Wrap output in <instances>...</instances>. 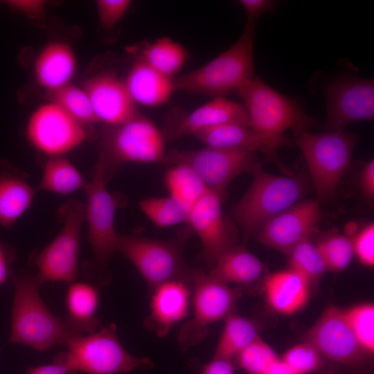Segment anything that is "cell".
Segmentation results:
<instances>
[{"label":"cell","instance_id":"cell-25","mask_svg":"<svg viewBox=\"0 0 374 374\" xmlns=\"http://www.w3.org/2000/svg\"><path fill=\"white\" fill-rule=\"evenodd\" d=\"M37 191L25 172L0 161V225L10 229L31 206Z\"/></svg>","mask_w":374,"mask_h":374},{"label":"cell","instance_id":"cell-1","mask_svg":"<svg viewBox=\"0 0 374 374\" xmlns=\"http://www.w3.org/2000/svg\"><path fill=\"white\" fill-rule=\"evenodd\" d=\"M236 92L247 113L250 128L274 152L294 145L285 136L287 130H292L296 136L310 132L319 124L306 113L299 99L281 93L256 75Z\"/></svg>","mask_w":374,"mask_h":374},{"label":"cell","instance_id":"cell-32","mask_svg":"<svg viewBox=\"0 0 374 374\" xmlns=\"http://www.w3.org/2000/svg\"><path fill=\"white\" fill-rule=\"evenodd\" d=\"M141 210L157 226L168 227L187 222L192 205L177 197H150L139 202Z\"/></svg>","mask_w":374,"mask_h":374},{"label":"cell","instance_id":"cell-17","mask_svg":"<svg viewBox=\"0 0 374 374\" xmlns=\"http://www.w3.org/2000/svg\"><path fill=\"white\" fill-rule=\"evenodd\" d=\"M321 215V204L317 199H303L270 219L254 236L261 244L287 254L299 243L310 238Z\"/></svg>","mask_w":374,"mask_h":374},{"label":"cell","instance_id":"cell-10","mask_svg":"<svg viewBox=\"0 0 374 374\" xmlns=\"http://www.w3.org/2000/svg\"><path fill=\"white\" fill-rule=\"evenodd\" d=\"M64 346L78 372L118 374L154 366L148 357L134 356L125 349L115 323L89 334L75 335Z\"/></svg>","mask_w":374,"mask_h":374},{"label":"cell","instance_id":"cell-41","mask_svg":"<svg viewBox=\"0 0 374 374\" xmlns=\"http://www.w3.org/2000/svg\"><path fill=\"white\" fill-rule=\"evenodd\" d=\"M78 371L75 364L66 351L55 356L52 364L30 367L26 374H75Z\"/></svg>","mask_w":374,"mask_h":374},{"label":"cell","instance_id":"cell-47","mask_svg":"<svg viewBox=\"0 0 374 374\" xmlns=\"http://www.w3.org/2000/svg\"><path fill=\"white\" fill-rule=\"evenodd\" d=\"M265 374H294L290 367L278 358L267 370Z\"/></svg>","mask_w":374,"mask_h":374},{"label":"cell","instance_id":"cell-33","mask_svg":"<svg viewBox=\"0 0 374 374\" xmlns=\"http://www.w3.org/2000/svg\"><path fill=\"white\" fill-rule=\"evenodd\" d=\"M164 182L169 195L193 204L208 190L201 177L190 168L172 166L166 172Z\"/></svg>","mask_w":374,"mask_h":374},{"label":"cell","instance_id":"cell-28","mask_svg":"<svg viewBox=\"0 0 374 374\" xmlns=\"http://www.w3.org/2000/svg\"><path fill=\"white\" fill-rule=\"evenodd\" d=\"M136 57L161 74L172 78L185 64L188 53L179 43L163 36L141 43Z\"/></svg>","mask_w":374,"mask_h":374},{"label":"cell","instance_id":"cell-27","mask_svg":"<svg viewBox=\"0 0 374 374\" xmlns=\"http://www.w3.org/2000/svg\"><path fill=\"white\" fill-rule=\"evenodd\" d=\"M99 301L98 286L89 282L70 283L66 294L67 314L64 317L75 333L86 335L97 330L100 325L97 316Z\"/></svg>","mask_w":374,"mask_h":374},{"label":"cell","instance_id":"cell-24","mask_svg":"<svg viewBox=\"0 0 374 374\" xmlns=\"http://www.w3.org/2000/svg\"><path fill=\"white\" fill-rule=\"evenodd\" d=\"M124 82L134 103L146 107L167 103L176 91L173 78L161 74L137 57Z\"/></svg>","mask_w":374,"mask_h":374},{"label":"cell","instance_id":"cell-21","mask_svg":"<svg viewBox=\"0 0 374 374\" xmlns=\"http://www.w3.org/2000/svg\"><path fill=\"white\" fill-rule=\"evenodd\" d=\"M193 135L206 147L260 152L265 161L273 162L284 175L291 176L294 173L280 161L278 153L269 149L249 127L226 123L202 130Z\"/></svg>","mask_w":374,"mask_h":374},{"label":"cell","instance_id":"cell-34","mask_svg":"<svg viewBox=\"0 0 374 374\" xmlns=\"http://www.w3.org/2000/svg\"><path fill=\"white\" fill-rule=\"evenodd\" d=\"M326 263L328 271L346 269L354 257L352 238L345 233L330 231L315 242Z\"/></svg>","mask_w":374,"mask_h":374},{"label":"cell","instance_id":"cell-46","mask_svg":"<svg viewBox=\"0 0 374 374\" xmlns=\"http://www.w3.org/2000/svg\"><path fill=\"white\" fill-rule=\"evenodd\" d=\"M8 276V260L4 246L0 242V285L3 284Z\"/></svg>","mask_w":374,"mask_h":374},{"label":"cell","instance_id":"cell-31","mask_svg":"<svg viewBox=\"0 0 374 374\" xmlns=\"http://www.w3.org/2000/svg\"><path fill=\"white\" fill-rule=\"evenodd\" d=\"M288 267L304 277L312 290H317L323 276L328 272L324 260L311 238L293 247L287 253Z\"/></svg>","mask_w":374,"mask_h":374},{"label":"cell","instance_id":"cell-30","mask_svg":"<svg viewBox=\"0 0 374 374\" xmlns=\"http://www.w3.org/2000/svg\"><path fill=\"white\" fill-rule=\"evenodd\" d=\"M87 182L64 155L48 157L37 189L64 195L84 189Z\"/></svg>","mask_w":374,"mask_h":374},{"label":"cell","instance_id":"cell-23","mask_svg":"<svg viewBox=\"0 0 374 374\" xmlns=\"http://www.w3.org/2000/svg\"><path fill=\"white\" fill-rule=\"evenodd\" d=\"M77 61L71 46L64 41L47 44L34 64L36 82L48 92L68 84L74 76Z\"/></svg>","mask_w":374,"mask_h":374},{"label":"cell","instance_id":"cell-48","mask_svg":"<svg viewBox=\"0 0 374 374\" xmlns=\"http://www.w3.org/2000/svg\"><path fill=\"white\" fill-rule=\"evenodd\" d=\"M326 374H336V373H334L333 371H330V372H328V373H326Z\"/></svg>","mask_w":374,"mask_h":374},{"label":"cell","instance_id":"cell-5","mask_svg":"<svg viewBox=\"0 0 374 374\" xmlns=\"http://www.w3.org/2000/svg\"><path fill=\"white\" fill-rule=\"evenodd\" d=\"M101 168L96 165L92 178L84 188L87 202L85 222L88 225V240L92 258L82 265V271L87 282L96 286L108 285L112 275L108 262L116 251L118 233L114 229L115 213L124 202L121 197L107 188Z\"/></svg>","mask_w":374,"mask_h":374},{"label":"cell","instance_id":"cell-40","mask_svg":"<svg viewBox=\"0 0 374 374\" xmlns=\"http://www.w3.org/2000/svg\"><path fill=\"white\" fill-rule=\"evenodd\" d=\"M130 4V0H98L96 9L101 26L112 28L123 18Z\"/></svg>","mask_w":374,"mask_h":374},{"label":"cell","instance_id":"cell-7","mask_svg":"<svg viewBox=\"0 0 374 374\" xmlns=\"http://www.w3.org/2000/svg\"><path fill=\"white\" fill-rule=\"evenodd\" d=\"M357 139L356 134L345 130L294 136L293 141L301 151L320 204L333 198L350 166Z\"/></svg>","mask_w":374,"mask_h":374},{"label":"cell","instance_id":"cell-44","mask_svg":"<svg viewBox=\"0 0 374 374\" xmlns=\"http://www.w3.org/2000/svg\"><path fill=\"white\" fill-rule=\"evenodd\" d=\"M233 360L213 358L203 368L201 374H235Z\"/></svg>","mask_w":374,"mask_h":374},{"label":"cell","instance_id":"cell-13","mask_svg":"<svg viewBox=\"0 0 374 374\" xmlns=\"http://www.w3.org/2000/svg\"><path fill=\"white\" fill-rule=\"evenodd\" d=\"M26 134L31 145L48 157L64 155L87 136L83 124L52 102L41 105L32 113Z\"/></svg>","mask_w":374,"mask_h":374},{"label":"cell","instance_id":"cell-20","mask_svg":"<svg viewBox=\"0 0 374 374\" xmlns=\"http://www.w3.org/2000/svg\"><path fill=\"white\" fill-rule=\"evenodd\" d=\"M193 282L170 280L150 290V312L143 321L144 328L158 337H166L170 329L188 317Z\"/></svg>","mask_w":374,"mask_h":374},{"label":"cell","instance_id":"cell-18","mask_svg":"<svg viewBox=\"0 0 374 374\" xmlns=\"http://www.w3.org/2000/svg\"><path fill=\"white\" fill-rule=\"evenodd\" d=\"M82 89L87 94L98 122L116 125L140 114L124 81L114 71H105L86 80Z\"/></svg>","mask_w":374,"mask_h":374},{"label":"cell","instance_id":"cell-4","mask_svg":"<svg viewBox=\"0 0 374 374\" xmlns=\"http://www.w3.org/2000/svg\"><path fill=\"white\" fill-rule=\"evenodd\" d=\"M256 21L247 18L237 41L204 65L173 78L176 90L215 98L225 97L254 76Z\"/></svg>","mask_w":374,"mask_h":374},{"label":"cell","instance_id":"cell-11","mask_svg":"<svg viewBox=\"0 0 374 374\" xmlns=\"http://www.w3.org/2000/svg\"><path fill=\"white\" fill-rule=\"evenodd\" d=\"M62 229L55 238L36 256V274L45 282H73L80 272L79 249L81 230L85 222V205L67 200L58 209Z\"/></svg>","mask_w":374,"mask_h":374},{"label":"cell","instance_id":"cell-39","mask_svg":"<svg viewBox=\"0 0 374 374\" xmlns=\"http://www.w3.org/2000/svg\"><path fill=\"white\" fill-rule=\"evenodd\" d=\"M354 255L362 264L367 267L374 265V224L368 223L358 229L352 238Z\"/></svg>","mask_w":374,"mask_h":374},{"label":"cell","instance_id":"cell-42","mask_svg":"<svg viewBox=\"0 0 374 374\" xmlns=\"http://www.w3.org/2000/svg\"><path fill=\"white\" fill-rule=\"evenodd\" d=\"M2 3L32 19H41L44 15L45 1L42 0H8Z\"/></svg>","mask_w":374,"mask_h":374},{"label":"cell","instance_id":"cell-45","mask_svg":"<svg viewBox=\"0 0 374 374\" xmlns=\"http://www.w3.org/2000/svg\"><path fill=\"white\" fill-rule=\"evenodd\" d=\"M360 188L370 199L374 197V160L366 163L361 172Z\"/></svg>","mask_w":374,"mask_h":374},{"label":"cell","instance_id":"cell-3","mask_svg":"<svg viewBox=\"0 0 374 374\" xmlns=\"http://www.w3.org/2000/svg\"><path fill=\"white\" fill-rule=\"evenodd\" d=\"M308 172L291 176L276 175L262 170L243 197L231 210V219L240 228L247 241L270 219L303 199L313 190Z\"/></svg>","mask_w":374,"mask_h":374},{"label":"cell","instance_id":"cell-43","mask_svg":"<svg viewBox=\"0 0 374 374\" xmlns=\"http://www.w3.org/2000/svg\"><path fill=\"white\" fill-rule=\"evenodd\" d=\"M276 1L272 0H240L239 3L245 10L247 18L255 21L263 13L274 8Z\"/></svg>","mask_w":374,"mask_h":374},{"label":"cell","instance_id":"cell-16","mask_svg":"<svg viewBox=\"0 0 374 374\" xmlns=\"http://www.w3.org/2000/svg\"><path fill=\"white\" fill-rule=\"evenodd\" d=\"M325 131H344L348 125L374 118V82L355 77L332 82L326 89Z\"/></svg>","mask_w":374,"mask_h":374},{"label":"cell","instance_id":"cell-12","mask_svg":"<svg viewBox=\"0 0 374 374\" xmlns=\"http://www.w3.org/2000/svg\"><path fill=\"white\" fill-rule=\"evenodd\" d=\"M163 163L192 168L207 189L222 197L229 184L243 173L255 175L262 170L256 152L238 149L206 147L194 150H172L166 152Z\"/></svg>","mask_w":374,"mask_h":374},{"label":"cell","instance_id":"cell-37","mask_svg":"<svg viewBox=\"0 0 374 374\" xmlns=\"http://www.w3.org/2000/svg\"><path fill=\"white\" fill-rule=\"evenodd\" d=\"M278 358L273 348L259 336L241 350L235 359L238 365L247 374H265Z\"/></svg>","mask_w":374,"mask_h":374},{"label":"cell","instance_id":"cell-35","mask_svg":"<svg viewBox=\"0 0 374 374\" xmlns=\"http://www.w3.org/2000/svg\"><path fill=\"white\" fill-rule=\"evenodd\" d=\"M50 102L63 109L82 124L97 123L90 100L84 90L75 85L68 84L49 92Z\"/></svg>","mask_w":374,"mask_h":374},{"label":"cell","instance_id":"cell-29","mask_svg":"<svg viewBox=\"0 0 374 374\" xmlns=\"http://www.w3.org/2000/svg\"><path fill=\"white\" fill-rule=\"evenodd\" d=\"M224 321V328L213 358L233 360L241 350L260 336L259 327L254 320L242 317L237 311Z\"/></svg>","mask_w":374,"mask_h":374},{"label":"cell","instance_id":"cell-36","mask_svg":"<svg viewBox=\"0 0 374 374\" xmlns=\"http://www.w3.org/2000/svg\"><path fill=\"white\" fill-rule=\"evenodd\" d=\"M345 318L357 341L368 355L374 353V305L371 303L344 309Z\"/></svg>","mask_w":374,"mask_h":374},{"label":"cell","instance_id":"cell-19","mask_svg":"<svg viewBox=\"0 0 374 374\" xmlns=\"http://www.w3.org/2000/svg\"><path fill=\"white\" fill-rule=\"evenodd\" d=\"M170 116L163 136L175 140L202 130L226 123L249 127V120L242 104L225 97L213 98L188 114L177 112Z\"/></svg>","mask_w":374,"mask_h":374},{"label":"cell","instance_id":"cell-2","mask_svg":"<svg viewBox=\"0 0 374 374\" xmlns=\"http://www.w3.org/2000/svg\"><path fill=\"white\" fill-rule=\"evenodd\" d=\"M15 295L9 341L44 351L64 346L75 333L64 317L47 308L39 294L42 285L36 275L21 271L14 276Z\"/></svg>","mask_w":374,"mask_h":374},{"label":"cell","instance_id":"cell-15","mask_svg":"<svg viewBox=\"0 0 374 374\" xmlns=\"http://www.w3.org/2000/svg\"><path fill=\"white\" fill-rule=\"evenodd\" d=\"M202 245V257L210 269L226 251L235 247L238 234L232 220L224 216L222 197L208 190L190 209L187 221Z\"/></svg>","mask_w":374,"mask_h":374},{"label":"cell","instance_id":"cell-38","mask_svg":"<svg viewBox=\"0 0 374 374\" xmlns=\"http://www.w3.org/2000/svg\"><path fill=\"white\" fill-rule=\"evenodd\" d=\"M281 359L294 374L314 372L322 366L323 362V357L319 352L305 341L289 348Z\"/></svg>","mask_w":374,"mask_h":374},{"label":"cell","instance_id":"cell-22","mask_svg":"<svg viewBox=\"0 0 374 374\" xmlns=\"http://www.w3.org/2000/svg\"><path fill=\"white\" fill-rule=\"evenodd\" d=\"M262 287L271 308L283 315L303 308L312 290L308 280L289 267L267 275Z\"/></svg>","mask_w":374,"mask_h":374},{"label":"cell","instance_id":"cell-6","mask_svg":"<svg viewBox=\"0 0 374 374\" xmlns=\"http://www.w3.org/2000/svg\"><path fill=\"white\" fill-rule=\"evenodd\" d=\"M166 139L157 125L141 113L116 125H103L100 131L97 165L107 183L129 162H163Z\"/></svg>","mask_w":374,"mask_h":374},{"label":"cell","instance_id":"cell-9","mask_svg":"<svg viewBox=\"0 0 374 374\" xmlns=\"http://www.w3.org/2000/svg\"><path fill=\"white\" fill-rule=\"evenodd\" d=\"M192 315L180 327L177 342L187 350L202 342L208 335L211 324L224 320L236 312L244 289L220 282L200 267L192 269Z\"/></svg>","mask_w":374,"mask_h":374},{"label":"cell","instance_id":"cell-26","mask_svg":"<svg viewBox=\"0 0 374 374\" xmlns=\"http://www.w3.org/2000/svg\"><path fill=\"white\" fill-rule=\"evenodd\" d=\"M208 274L226 285L235 284L243 289L263 283L265 265L243 244L236 245L223 253Z\"/></svg>","mask_w":374,"mask_h":374},{"label":"cell","instance_id":"cell-8","mask_svg":"<svg viewBox=\"0 0 374 374\" xmlns=\"http://www.w3.org/2000/svg\"><path fill=\"white\" fill-rule=\"evenodd\" d=\"M188 236L186 231L177 238L161 240L118 233L116 251L134 265L150 291L170 280L192 281V269L184 258Z\"/></svg>","mask_w":374,"mask_h":374},{"label":"cell","instance_id":"cell-14","mask_svg":"<svg viewBox=\"0 0 374 374\" xmlns=\"http://www.w3.org/2000/svg\"><path fill=\"white\" fill-rule=\"evenodd\" d=\"M304 341L332 362L353 368L365 364L368 355L357 341L345 318L343 308L328 306L305 332Z\"/></svg>","mask_w":374,"mask_h":374}]
</instances>
